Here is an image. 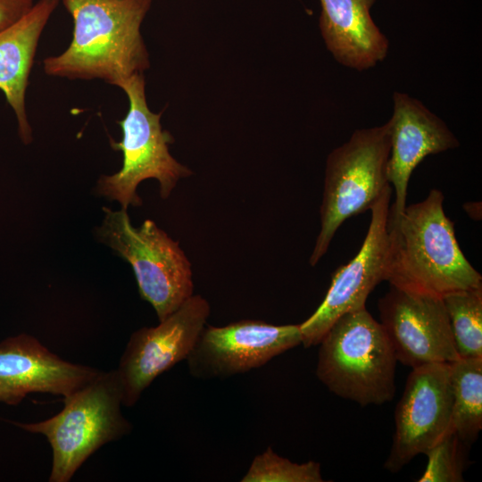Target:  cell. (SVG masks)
I'll use <instances>...</instances> for the list:
<instances>
[{"label": "cell", "mask_w": 482, "mask_h": 482, "mask_svg": "<svg viewBox=\"0 0 482 482\" xmlns=\"http://www.w3.org/2000/svg\"><path fill=\"white\" fill-rule=\"evenodd\" d=\"M104 211L97 237L130 263L141 297L153 306L159 321L163 320L193 295L189 260L154 221L145 220L136 228L127 209Z\"/></svg>", "instance_id": "cell-7"}, {"label": "cell", "mask_w": 482, "mask_h": 482, "mask_svg": "<svg viewBox=\"0 0 482 482\" xmlns=\"http://www.w3.org/2000/svg\"><path fill=\"white\" fill-rule=\"evenodd\" d=\"M319 1L320 34L336 61L364 71L386 57L388 40L370 14L376 0Z\"/></svg>", "instance_id": "cell-15"}, {"label": "cell", "mask_w": 482, "mask_h": 482, "mask_svg": "<svg viewBox=\"0 0 482 482\" xmlns=\"http://www.w3.org/2000/svg\"><path fill=\"white\" fill-rule=\"evenodd\" d=\"M391 194L389 186L372 205L370 223L360 251L348 263L335 271L320 306L299 324L304 347L319 345L325 333L342 315L366 307L369 295L378 284L386 279Z\"/></svg>", "instance_id": "cell-10"}, {"label": "cell", "mask_w": 482, "mask_h": 482, "mask_svg": "<svg viewBox=\"0 0 482 482\" xmlns=\"http://www.w3.org/2000/svg\"><path fill=\"white\" fill-rule=\"evenodd\" d=\"M390 154L388 122L355 130L327 158L320 205V229L310 257L315 266L336 232L348 218L370 210L390 186L386 175Z\"/></svg>", "instance_id": "cell-5"}, {"label": "cell", "mask_w": 482, "mask_h": 482, "mask_svg": "<svg viewBox=\"0 0 482 482\" xmlns=\"http://www.w3.org/2000/svg\"><path fill=\"white\" fill-rule=\"evenodd\" d=\"M460 358L482 357V284L443 297Z\"/></svg>", "instance_id": "cell-18"}, {"label": "cell", "mask_w": 482, "mask_h": 482, "mask_svg": "<svg viewBox=\"0 0 482 482\" xmlns=\"http://www.w3.org/2000/svg\"><path fill=\"white\" fill-rule=\"evenodd\" d=\"M35 0H0V31L14 24L34 6Z\"/></svg>", "instance_id": "cell-21"}, {"label": "cell", "mask_w": 482, "mask_h": 482, "mask_svg": "<svg viewBox=\"0 0 482 482\" xmlns=\"http://www.w3.org/2000/svg\"><path fill=\"white\" fill-rule=\"evenodd\" d=\"M73 21L72 37L61 54L44 59L51 77L102 79L119 87L150 67L141 34L152 0H62Z\"/></svg>", "instance_id": "cell-1"}, {"label": "cell", "mask_w": 482, "mask_h": 482, "mask_svg": "<svg viewBox=\"0 0 482 482\" xmlns=\"http://www.w3.org/2000/svg\"><path fill=\"white\" fill-rule=\"evenodd\" d=\"M123 393L116 370L99 371L87 384L63 397V408L35 423L15 426L46 436L52 448L49 482H69L104 445L129 434L132 426L121 413Z\"/></svg>", "instance_id": "cell-4"}, {"label": "cell", "mask_w": 482, "mask_h": 482, "mask_svg": "<svg viewBox=\"0 0 482 482\" xmlns=\"http://www.w3.org/2000/svg\"><path fill=\"white\" fill-rule=\"evenodd\" d=\"M397 362L412 368L459 359L443 298L390 286L378 302Z\"/></svg>", "instance_id": "cell-12"}, {"label": "cell", "mask_w": 482, "mask_h": 482, "mask_svg": "<svg viewBox=\"0 0 482 482\" xmlns=\"http://www.w3.org/2000/svg\"><path fill=\"white\" fill-rule=\"evenodd\" d=\"M301 344L299 324L242 320L222 327L205 325L187 362L197 379H223L260 368Z\"/></svg>", "instance_id": "cell-9"}, {"label": "cell", "mask_w": 482, "mask_h": 482, "mask_svg": "<svg viewBox=\"0 0 482 482\" xmlns=\"http://www.w3.org/2000/svg\"><path fill=\"white\" fill-rule=\"evenodd\" d=\"M59 0H38L20 21L0 31V90L12 107L21 140H33L26 91L40 37Z\"/></svg>", "instance_id": "cell-16"}, {"label": "cell", "mask_w": 482, "mask_h": 482, "mask_svg": "<svg viewBox=\"0 0 482 482\" xmlns=\"http://www.w3.org/2000/svg\"><path fill=\"white\" fill-rule=\"evenodd\" d=\"M320 463L309 461L303 463L293 462L278 455L269 446L256 455L242 482H322Z\"/></svg>", "instance_id": "cell-19"}, {"label": "cell", "mask_w": 482, "mask_h": 482, "mask_svg": "<svg viewBox=\"0 0 482 482\" xmlns=\"http://www.w3.org/2000/svg\"><path fill=\"white\" fill-rule=\"evenodd\" d=\"M99 371L62 360L30 335L10 337L0 342V402L16 405L31 393L65 397Z\"/></svg>", "instance_id": "cell-13"}, {"label": "cell", "mask_w": 482, "mask_h": 482, "mask_svg": "<svg viewBox=\"0 0 482 482\" xmlns=\"http://www.w3.org/2000/svg\"><path fill=\"white\" fill-rule=\"evenodd\" d=\"M448 368L453 395L449 430L470 445L482 429V357L459 358Z\"/></svg>", "instance_id": "cell-17"}, {"label": "cell", "mask_w": 482, "mask_h": 482, "mask_svg": "<svg viewBox=\"0 0 482 482\" xmlns=\"http://www.w3.org/2000/svg\"><path fill=\"white\" fill-rule=\"evenodd\" d=\"M390 129V154L386 175L395 198L388 218L396 219L406 207L407 188L414 169L425 157L459 146L446 124L421 102L395 92Z\"/></svg>", "instance_id": "cell-14"}, {"label": "cell", "mask_w": 482, "mask_h": 482, "mask_svg": "<svg viewBox=\"0 0 482 482\" xmlns=\"http://www.w3.org/2000/svg\"><path fill=\"white\" fill-rule=\"evenodd\" d=\"M119 87L128 97L129 110L118 121L122 130L121 141H112L111 144L114 149L122 152L123 163L118 172L99 179L96 191L110 200L118 201L121 208L127 209L129 205L142 204L137 187L143 180L157 179L160 195L166 199L178 181L192 175V171L169 151V145L174 139L162 127V112H152L147 104L144 74L131 76Z\"/></svg>", "instance_id": "cell-6"}, {"label": "cell", "mask_w": 482, "mask_h": 482, "mask_svg": "<svg viewBox=\"0 0 482 482\" xmlns=\"http://www.w3.org/2000/svg\"><path fill=\"white\" fill-rule=\"evenodd\" d=\"M448 363L411 369L395 411V432L384 467L397 473L448 430L452 414Z\"/></svg>", "instance_id": "cell-11"}, {"label": "cell", "mask_w": 482, "mask_h": 482, "mask_svg": "<svg viewBox=\"0 0 482 482\" xmlns=\"http://www.w3.org/2000/svg\"><path fill=\"white\" fill-rule=\"evenodd\" d=\"M468 446L453 432L448 430L424 454L428 462L418 482H461L467 465Z\"/></svg>", "instance_id": "cell-20"}, {"label": "cell", "mask_w": 482, "mask_h": 482, "mask_svg": "<svg viewBox=\"0 0 482 482\" xmlns=\"http://www.w3.org/2000/svg\"><path fill=\"white\" fill-rule=\"evenodd\" d=\"M443 203L442 192L432 189L423 201L406 205L398 218H388L390 286L443 298L482 284L481 274L460 248Z\"/></svg>", "instance_id": "cell-2"}, {"label": "cell", "mask_w": 482, "mask_h": 482, "mask_svg": "<svg viewBox=\"0 0 482 482\" xmlns=\"http://www.w3.org/2000/svg\"><path fill=\"white\" fill-rule=\"evenodd\" d=\"M210 312L208 301L193 295L157 326L132 333L116 369L124 406L136 404L158 376L187 360Z\"/></svg>", "instance_id": "cell-8"}, {"label": "cell", "mask_w": 482, "mask_h": 482, "mask_svg": "<svg viewBox=\"0 0 482 482\" xmlns=\"http://www.w3.org/2000/svg\"><path fill=\"white\" fill-rule=\"evenodd\" d=\"M319 345L316 376L331 393L362 407L394 398L397 360L366 307L339 317Z\"/></svg>", "instance_id": "cell-3"}]
</instances>
